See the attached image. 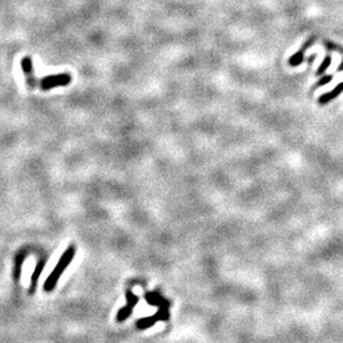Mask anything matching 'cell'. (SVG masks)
Wrapping results in <instances>:
<instances>
[{
	"instance_id": "9",
	"label": "cell",
	"mask_w": 343,
	"mask_h": 343,
	"mask_svg": "<svg viewBox=\"0 0 343 343\" xmlns=\"http://www.w3.org/2000/svg\"><path fill=\"white\" fill-rule=\"evenodd\" d=\"M27 254L25 253H19L16 257V264H15V271H13V278H15V280L18 281L20 278V271H21V266L22 262H24L25 257Z\"/></svg>"
},
{
	"instance_id": "1",
	"label": "cell",
	"mask_w": 343,
	"mask_h": 343,
	"mask_svg": "<svg viewBox=\"0 0 343 343\" xmlns=\"http://www.w3.org/2000/svg\"><path fill=\"white\" fill-rule=\"evenodd\" d=\"M75 253H76V249H75L74 245H70L69 248H68L65 252H63L60 260H59V262L57 263L56 268L52 270V272L50 273V276L47 278V280H46V282H45L44 290L46 292H50L54 289V287H56L59 278H60L63 271H65L66 268L69 266L70 262L72 261V259H74Z\"/></svg>"
},
{
	"instance_id": "4",
	"label": "cell",
	"mask_w": 343,
	"mask_h": 343,
	"mask_svg": "<svg viewBox=\"0 0 343 343\" xmlns=\"http://www.w3.org/2000/svg\"><path fill=\"white\" fill-rule=\"evenodd\" d=\"M126 296H127V305L119 310V312L117 314V321L118 322H122L129 318V315L132 313V311H134L135 305L138 303V301H139L138 296L132 294L130 290L127 291Z\"/></svg>"
},
{
	"instance_id": "3",
	"label": "cell",
	"mask_w": 343,
	"mask_h": 343,
	"mask_svg": "<svg viewBox=\"0 0 343 343\" xmlns=\"http://www.w3.org/2000/svg\"><path fill=\"white\" fill-rule=\"evenodd\" d=\"M21 69L24 71L26 82L27 85L29 86L30 89H35L37 87V78H36L35 71H34V66H33V60L29 56H26L21 59Z\"/></svg>"
},
{
	"instance_id": "10",
	"label": "cell",
	"mask_w": 343,
	"mask_h": 343,
	"mask_svg": "<svg viewBox=\"0 0 343 343\" xmlns=\"http://www.w3.org/2000/svg\"><path fill=\"white\" fill-rule=\"evenodd\" d=\"M329 63H330V57H328V58H326V60H324V62H323V65L321 66V69H320V70H319V72H323V71H324V69H326V67H327V65H329Z\"/></svg>"
},
{
	"instance_id": "8",
	"label": "cell",
	"mask_w": 343,
	"mask_h": 343,
	"mask_svg": "<svg viewBox=\"0 0 343 343\" xmlns=\"http://www.w3.org/2000/svg\"><path fill=\"white\" fill-rule=\"evenodd\" d=\"M341 91H343V82H342V84H340L339 86H338L335 90H332L330 94L323 95L322 97L319 99V102L322 103V104L327 103L328 101H330V100H332L333 98H336L337 96L341 93Z\"/></svg>"
},
{
	"instance_id": "6",
	"label": "cell",
	"mask_w": 343,
	"mask_h": 343,
	"mask_svg": "<svg viewBox=\"0 0 343 343\" xmlns=\"http://www.w3.org/2000/svg\"><path fill=\"white\" fill-rule=\"evenodd\" d=\"M46 266V260H40L39 263L36 266L35 271L33 273V277H31V286H30V294H33L34 292L36 291V288H37V283H38V279L40 277L41 272H43V270Z\"/></svg>"
},
{
	"instance_id": "7",
	"label": "cell",
	"mask_w": 343,
	"mask_h": 343,
	"mask_svg": "<svg viewBox=\"0 0 343 343\" xmlns=\"http://www.w3.org/2000/svg\"><path fill=\"white\" fill-rule=\"evenodd\" d=\"M146 298H147V301L149 303L154 304V305H160L161 308H167L169 305L168 301L164 300L162 296H160L158 294H148L146 295Z\"/></svg>"
},
{
	"instance_id": "5",
	"label": "cell",
	"mask_w": 343,
	"mask_h": 343,
	"mask_svg": "<svg viewBox=\"0 0 343 343\" xmlns=\"http://www.w3.org/2000/svg\"><path fill=\"white\" fill-rule=\"evenodd\" d=\"M169 319V312L167 311V308H162L160 311H158L157 313L151 315V317L145 318L139 320L138 322H137V327L138 329H147L152 327L155 322L158 321H166V320Z\"/></svg>"
},
{
	"instance_id": "2",
	"label": "cell",
	"mask_w": 343,
	"mask_h": 343,
	"mask_svg": "<svg viewBox=\"0 0 343 343\" xmlns=\"http://www.w3.org/2000/svg\"><path fill=\"white\" fill-rule=\"evenodd\" d=\"M72 77L71 75L67 74H57V75H50L47 77H44L43 79L39 81V87L41 90L47 91L50 89L57 88V87H65L68 86L71 82Z\"/></svg>"
}]
</instances>
